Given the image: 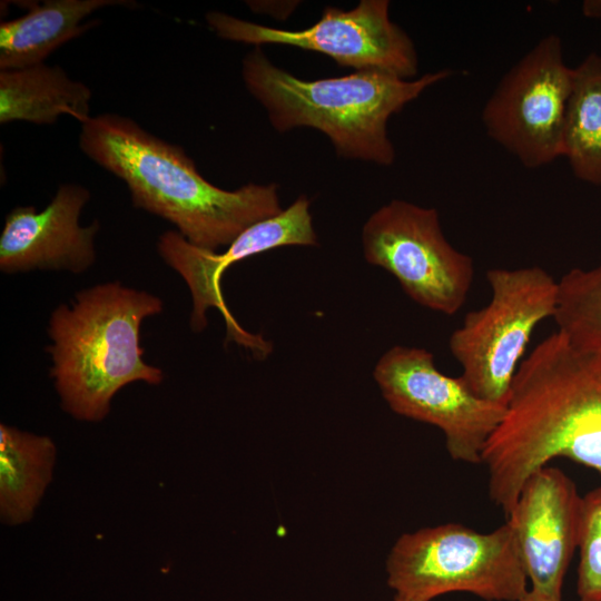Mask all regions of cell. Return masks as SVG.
<instances>
[{
    "mask_svg": "<svg viewBox=\"0 0 601 601\" xmlns=\"http://www.w3.org/2000/svg\"><path fill=\"white\" fill-rule=\"evenodd\" d=\"M79 147L126 184L135 207L168 220L206 250L228 246L248 227L283 211L275 184L221 189L201 176L180 146L118 114L82 122Z\"/></svg>",
    "mask_w": 601,
    "mask_h": 601,
    "instance_id": "cell-2",
    "label": "cell"
},
{
    "mask_svg": "<svg viewBox=\"0 0 601 601\" xmlns=\"http://www.w3.org/2000/svg\"><path fill=\"white\" fill-rule=\"evenodd\" d=\"M162 307L156 295L108 282L78 292L69 304L53 309L47 352L50 376L67 413L98 422L124 386L162 382V371L144 361L140 346L141 323Z\"/></svg>",
    "mask_w": 601,
    "mask_h": 601,
    "instance_id": "cell-3",
    "label": "cell"
},
{
    "mask_svg": "<svg viewBox=\"0 0 601 601\" xmlns=\"http://www.w3.org/2000/svg\"><path fill=\"white\" fill-rule=\"evenodd\" d=\"M578 548L579 601H601V486L581 496Z\"/></svg>",
    "mask_w": 601,
    "mask_h": 601,
    "instance_id": "cell-19",
    "label": "cell"
},
{
    "mask_svg": "<svg viewBox=\"0 0 601 601\" xmlns=\"http://www.w3.org/2000/svg\"><path fill=\"white\" fill-rule=\"evenodd\" d=\"M394 601H421V600H416V599H412V598L395 594Z\"/></svg>",
    "mask_w": 601,
    "mask_h": 601,
    "instance_id": "cell-21",
    "label": "cell"
},
{
    "mask_svg": "<svg viewBox=\"0 0 601 601\" xmlns=\"http://www.w3.org/2000/svg\"><path fill=\"white\" fill-rule=\"evenodd\" d=\"M580 180L601 186V55L590 53L572 68L562 156Z\"/></svg>",
    "mask_w": 601,
    "mask_h": 601,
    "instance_id": "cell-17",
    "label": "cell"
},
{
    "mask_svg": "<svg viewBox=\"0 0 601 601\" xmlns=\"http://www.w3.org/2000/svg\"><path fill=\"white\" fill-rule=\"evenodd\" d=\"M553 318L574 347L601 351V265L573 268L558 280Z\"/></svg>",
    "mask_w": 601,
    "mask_h": 601,
    "instance_id": "cell-18",
    "label": "cell"
},
{
    "mask_svg": "<svg viewBox=\"0 0 601 601\" xmlns=\"http://www.w3.org/2000/svg\"><path fill=\"white\" fill-rule=\"evenodd\" d=\"M520 601H562L561 600H558V599H552V598H549V597H545L541 593H538L533 590H529Z\"/></svg>",
    "mask_w": 601,
    "mask_h": 601,
    "instance_id": "cell-20",
    "label": "cell"
},
{
    "mask_svg": "<svg viewBox=\"0 0 601 601\" xmlns=\"http://www.w3.org/2000/svg\"><path fill=\"white\" fill-rule=\"evenodd\" d=\"M137 7L131 0H47L28 2L27 13L0 23V70L45 63L60 46L100 23L87 20L107 7Z\"/></svg>",
    "mask_w": 601,
    "mask_h": 601,
    "instance_id": "cell-14",
    "label": "cell"
},
{
    "mask_svg": "<svg viewBox=\"0 0 601 601\" xmlns=\"http://www.w3.org/2000/svg\"><path fill=\"white\" fill-rule=\"evenodd\" d=\"M555 457L601 473V351L559 331L524 358L482 463L490 499L508 515L526 479Z\"/></svg>",
    "mask_w": 601,
    "mask_h": 601,
    "instance_id": "cell-1",
    "label": "cell"
},
{
    "mask_svg": "<svg viewBox=\"0 0 601 601\" xmlns=\"http://www.w3.org/2000/svg\"><path fill=\"white\" fill-rule=\"evenodd\" d=\"M395 594L421 600L469 592L486 601H520L528 575L509 521L481 533L459 523L401 535L386 560Z\"/></svg>",
    "mask_w": 601,
    "mask_h": 601,
    "instance_id": "cell-5",
    "label": "cell"
},
{
    "mask_svg": "<svg viewBox=\"0 0 601 601\" xmlns=\"http://www.w3.org/2000/svg\"><path fill=\"white\" fill-rule=\"evenodd\" d=\"M486 279L491 300L465 315L449 346L472 392L506 406L534 328L555 314L558 280L538 266L493 268Z\"/></svg>",
    "mask_w": 601,
    "mask_h": 601,
    "instance_id": "cell-6",
    "label": "cell"
},
{
    "mask_svg": "<svg viewBox=\"0 0 601 601\" xmlns=\"http://www.w3.org/2000/svg\"><path fill=\"white\" fill-rule=\"evenodd\" d=\"M581 496L558 467L543 466L523 484L506 515L533 591L562 599L566 569L578 548Z\"/></svg>",
    "mask_w": 601,
    "mask_h": 601,
    "instance_id": "cell-12",
    "label": "cell"
},
{
    "mask_svg": "<svg viewBox=\"0 0 601 601\" xmlns=\"http://www.w3.org/2000/svg\"><path fill=\"white\" fill-rule=\"evenodd\" d=\"M362 245L367 263L392 274L417 304L445 315L464 305L473 259L447 242L435 208L393 199L366 220Z\"/></svg>",
    "mask_w": 601,
    "mask_h": 601,
    "instance_id": "cell-7",
    "label": "cell"
},
{
    "mask_svg": "<svg viewBox=\"0 0 601 601\" xmlns=\"http://www.w3.org/2000/svg\"><path fill=\"white\" fill-rule=\"evenodd\" d=\"M309 199L302 195L275 217L254 224L235 238L223 253L190 244L177 230H167L157 242L165 264L185 280L191 295L190 328L201 332L207 326L206 313L216 308L226 324V342L234 341L249 349L256 358H265L272 344L260 335L245 331L230 313L221 292L223 274L234 263L283 246H316Z\"/></svg>",
    "mask_w": 601,
    "mask_h": 601,
    "instance_id": "cell-11",
    "label": "cell"
},
{
    "mask_svg": "<svg viewBox=\"0 0 601 601\" xmlns=\"http://www.w3.org/2000/svg\"><path fill=\"white\" fill-rule=\"evenodd\" d=\"M89 199L83 186L61 184L40 211L33 206L13 208L0 235V270H88L96 262L95 239L100 228L97 219L88 226L79 224Z\"/></svg>",
    "mask_w": 601,
    "mask_h": 601,
    "instance_id": "cell-13",
    "label": "cell"
},
{
    "mask_svg": "<svg viewBox=\"0 0 601 601\" xmlns=\"http://www.w3.org/2000/svg\"><path fill=\"white\" fill-rule=\"evenodd\" d=\"M373 376L395 413L442 431L453 460L482 463L506 406L479 397L462 376L440 372L433 354L420 347H391L377 361Z\"/></svg>",
    "mask_w": 601,
    "mask_h": 601,
    "instance_id": "cell-10",
    "label": "cell"
},
{
    "mask_svg": "<svg viewBox=\"0 0 601 601\" xmlns=\"http://www.w3.org/2000/svg\"><path fill=\"white\" fill-rule=\"evenodd\" d=\"M571 86L562 41L548 35L495 87L482 111L486 134L526 168L552 162L562 156Z\"/></svg>",
    "mask_w": 601,
    "mask_h": 601,
    "instance_id": "cell-8",
    "label": "cell"
},
{
    "mask_svg": "<svg viewBox=\"0 0 601 601\" xmlns=\"http://www.w3.org/2000/svg\"><path fill=\"white\" fill-rule=\"evenodd\" d=\"M387 0H362L352 10L326 7L313 26L284 30L243 20L220 11L206 22L220 38L260 47L285 45L324 53L356 71L378 70L411 80L418 58L408 35L390 19Z\"/></svg>",
    "mask_w": 601,
    "mask_h": 601,
    "instance_id": "cell-9",
    "label": "cell"
},
{
    "mask_svg": "<svg viewBox=\"0 0 601 601\" xmlns=\"http://www.w3.org/2000/svg\"><path fill=\"white\" fill-rule=\"evenodd\" d=\"M55 460L50 437L0 425V513L7 524L32 518L51 481Z\"/></svg>",
    "mask_w": 601,
    "mask_h": 601,
    "instance_id": "cell-16",
    "label": "cell"
},
{
    "mask_svg": "<svg viewBox=\"0 0 601 601\" xmlns=\"http://www.w3.org/2000/svg\"><path fill=\"white\" fill-rule=\"evenodd\" d=\"M451 76L447 69L416 79L378 71L303 80L273 65L260 47L243 59L249 93L279 132L311 127L324 132L337 156L390 166L395 158L387 121L425 89Z\"/></svg>",
    "mask_w": 601,
    "mask_h": 601,
    "instance_id": "cell-4",
    "label": "cell"
},
{
    "mask_svg": "<svg viewBox=\"0 0 601 601\" xmlns=\"http://www.w3.org/2000/svg\"><path fill=\"white\" fill-rule=\"evenodd\" d=\"M92 92L71 79L60 66L46 63L0 70V124H55L70 116L81 124L90 118Z\"/></svg>",
    "mask_w": 601,
    "mask_h": 601,
    "instance_id": "cell-15",
    "label": "cell"
}]
</instances>
